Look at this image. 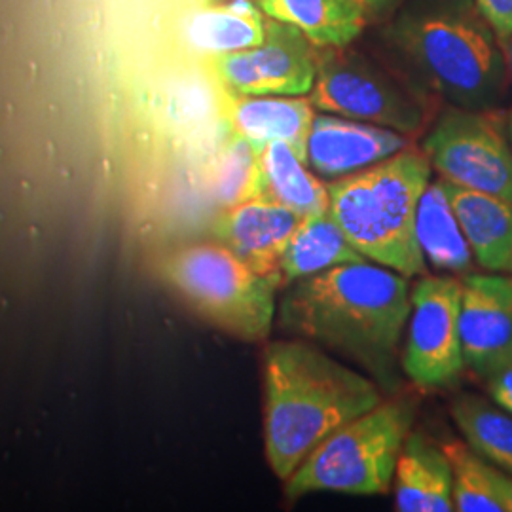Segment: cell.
Returning a JSON list of instances; mask_svg holds the SVG:
<instances>
[{
  "mask_svg": "<svg viewBox=\"0 0 512 512\" xmlns=\"http://www.w3.org/2000/svg\"><path fill=\"white\" fill-rule=\"evenodd\" d=\"M408 277L370 260L346 262L285 287L275 321L294 338L332 349L385 393L403 382L401 338L412 310Z\"/></svg>",
  "mask_w": 512,
  "mask_h": 512,
  "instance_id": "6da1fadb",
  "label": "cell"
},
{
  "mask_svg": "<svg viewBox=\"0 0 512 512\" xmlns=\"http://www.w3.org/2000/svg\"><path fill=\"white\" fill-rule=\"evenodd\" d=\"M380 40L418 93L471 110L501 109L509 97L505 46L475 0H403Z\"/></svg>",
  "mask_w": 512,
  "mask_h": 512,
  "instance_id": "7a4b0ae2",
  "label": "cell"
},
{
  "mask_svg": "<svg viewBox=\"0 0 512 512\" xmlns=\"http://www.w3.org/2000/svg\"><path fill=\"white\" fill-rule=\"evenodd\" d=\"M384 401L368 374L336 361L317 344L275 340L264 351V452L287 480L311 452Z\"/></svg>",
  "mask_w": 512,
  "mask_h": 512,
  "instance_id": "3957f363",
  "label": "cell"
},
{
  "mask_svg": "<svg viewBox=\"0 0 512 512\" xmlns=\"http://www.w3.org/2000/svg\"><path fill=\"white\" fill-rule=\"evenodd\" d=\"M433 167L416 148L329 184L330 213L366 260L406 277L427 274L416 238L421 194Z\"/></svg>",
  "mask_w": 512,
  "mask_h": 512,
  "instance_id": "277c9868",
  "label": "cell"
},
{
  "mask_svg": "<svg viewBox=\"0 0 512 512\" xmlns=\"http://www.w3.org/2000/svg\"><path fill=\"white\" fill-rule=\"evenodd\" d=\"M414 418L412 401L395 397L348 421L285 480L287 499L310 494H387Z\"/></svg>",
  "mask_w": 512,
  "mask_h": 512,
  "instance_id": "5b68a950",
  "label": "cell"
},
{
  "mask_svg": "<svg viewBox=\"0 0 512 512\" xmlns=\"http://www.w3.org/2000/svg\"><path fill=\"white\" fill-rule=\"evenodd\" d=\"M165 279L211 325L245 342L266 340L277 315L279 279L255 272L224 245L169 256Z\"/></svg>",
  "mask_w": 512,
  "mask_h": 512,
  "instance_id": "8992f818",
  "label": "cell"
},
{
  "mask_svg": "<svg viewBox=\"0 0 512 512\" xmlns=\"http://www.w3.org/2000/svg\"><path fill=\"white\" fill-rule=\"evenodd\" d=\"M348 48H329L317 55V76L308 97L313 109L403 135L418 133L425 126V105L418 92Z\"/></svg>",
  "mask_w": 512,
  "mask_h": 512,
  "instance_id": "52a82bcc",
  "label": "cell"
},
{
  "mask_svg": "<svg viewBox=\"0 0 512 512\" xmlns=\"http://www.w3.org/2000/svg\"><path fill=\"white\" fill-rule=\"evenodd\" d=\"M440 179L512 202V147L501 109L448 107L421 141Z\"/></svg>",
  "mask_w": 512,
  "mask_h": 512,
  "instance_id": "ba28073f",
  "label": "cell"
},
{
  "mask_svg": "<svg viewBox=\"0 0 512 512\" xmlns=\"http://www.w3.org/2000/svg\"><path fill=\"white\" fill-rule=\"evenodd\" d=\"M410 302L401 351L403 374L421 389H446L465 368L459 336L461 281L421 275L410 291Z\"/></svg>",
  "mask_w": 512,
  "mask_h": 512,
  "instance_id": "9c48e42d",
  "label": "cell"
},
{
  "mask_svg": "<svg viewBox=\"0 0 512 512\" xmlns=\"http://www.w3.org/2000/svg\"><path fill=\"white\" fill-rule=\"evenodd\" d=\"M220 82L236 95H310L317 76V54L308 37L281 21H268L264 42L249 50L217 55Z\"/></svg>",
  "mask_w": 512,
  "mask_h": 512,
  "instance_id": "30bf717a",
  "label": "cell"
},
{
  "mask_svg": "<svg viewBox=\"0 0 512 512\" xmlns=\"http://www.w3.org/2000/svg\"><path fill=\"white\" fill-rule=\"evenodd\" d=\"M459 336L465 366L478 378L512 365V277L469 274L461 281Z\"/></svg>",
  "mask_w": 512,
  "mask_h": 512,
  "instance_id": "8fae6325",
  "label": "cell"
},
{
  "mask_svg": "<svg viewBox=\"0 0 512 512\" xmlns=\"http://www.w3.org/2000/svg\"><path fill=\"white\" fill-rule=\"evenodd\" d=\"M408 148V135L336 114H315L311 124L306 164L327 181L382 164Z\"/></svg>",
  "mask_w": 512,
  "mask_h": 512,
  "instance_id": "7c38bea8",
  "label": "cell"
},
{
  "mask_svg": "<svg viewBox=\"0 0 512 512\" xmlns=\"http://www.w3.org/2000/svg\"><path fill=\"white\" fill-rule=\"evenodd\" d=\"M300 220V215L283 205L249 200L228 207L215 226V234L255 272L279 279L281 256Z\"/></svg>",
  "mask_w": 512,
  "mask_h": 512,
  "instance_id": "4fadbf2b",
  "label": "cell"
},
{
  "mask_svg": "<svg viewBox=\"0 0 512 512\" xmlns=\"http://www.w3.org/2000/svg\"><path fill=\"white\" fill-rule=\"evenodd\" d=\"M442 184L476 262L488 272L512 274V202L444 179Z\"/></svg>",
  "mask_w": 512,
  "mask_h": 512,
  "instance_id": "5bb4252c",
  "label": "cell"
},
{
  "mask_svg": "<svg viewBox=\"0 0 512 512\" xmlns=\"http://www.w3.org/2000/svg\"><path fill=\"white\" fill-rule=\"evenodd\" d=\"M454 471L442 450L418 431L404 440L395 471V509L399 512L454 511Z\"/></svg>",
  "mask_w": 512,
  "mask_h": 512,
  "instance_id": "9a60e30c",
  "label": "cell"
},
{
  "mask_svg": "<svg viewBox=\"0 0 512 512\" xmlns=\"http://www.w3.org/2000/svg\"><path fill=\"white\" fill-rule=\"evenodd\" d=\"M315 109L304 97L238 95L230 109L232 128L256 152L270 143H287L306 162Z\"/></svg>",
  "mask_w": 512,
  "mask_h": 512,
  "instance_id": "2e32d148",
  "label": "cell"
},
{
  "mask_svg": "<svg viewBox=\"0 0 512 512\" xmlns=\"http://www.w3.org/2000/svg\"><path fill=\"white\" fill-rule=\"evenodd\" d=\"M268 19L304 33L313 46L346 48L365 33L368 16L353 0H253Z\"/></svg>",
  "mask_w": 512,
  "mask_h": 512,
  "instance_id": "e0dca14e",
  "label": "cell"
},
{
  "mask_svg": "<svg viewBox=\"0 0 512 512\" xmlns=\"http://www.w3.org/2000/svg\"><path fill=\"white\" fill-rule=\"evenodd\" d=\"M256 200L283 205L300 217L330 209L329 184H323L287 143H270L258 156Z\"/></svg>",
  "mask_w": 512,
  "mask_h": 512,
  "instance_id": "ac0fdd59",
  "label": "cell"
},
{
  "mask_svg": "<svg viewBox=\"0 0 512 512\" xmlns=\"http://www.w3.org/2000/svg\"><path fill=\"white\" fill-rule=\"evenodd\" d=\"M366 260L329 211L302 217L279 262L281 289L346 262Z\"/></svg>",
  "mask_w": 512,
  "mask_h": 512,
  "instance_id": "d6986e66",
  "label": "cell"
},
{
  "mask_svg": "<svg viewBox=\"0 0 512 512\" xmlns=\"http://www.w3.org/2000/svg\"><path fill=\"white\" fill-rule=\"evenodd\" d=\"M416 238L427 264L439 272L463 274L473 264V251L459 226L442 179L427 184L416 213Z\"/></svg>",
  "mask_w": 512,
  "mask_h": 512,
  "instance_id": "ffe728a7",
  "label": "cell"
},
{
  "mask_svg": "<svg viewBox=\"0 0 512 512\" xmlns=\"http://www.w3.org/2000/svg\"><path fill=\"white\" fill-rule=\"evenodd\" d=\"M268 21L253 0H234L224 6H203L186 27L194 48L224 55L249 50L264 42Z\"/></svg>",
  "mask_w": 512,
  "mask_h": 512,
  "instance_id": "44dd1931",
  "label": "cell"
},
{
  "mask_svg": "<svg viewBox=\"0 0 512 512\" xmlns=\"http://www.w3.org/2000/svg\"><path fill=\"white\" fill-rule=\"evenodd\" d=\"M459 433L480 458L512 475V416L471 393H463L450 406Z\"/></svg>",
  "mask_w": 512,
  "mask_h": 512,
  "instance_id": "7402d4cb",
  "label": "cell"
},
{
  "mask_svg": "<svg viewBox=\"0 0 512 512\" xmlns=\"http://www.w3.org/2000/svg\"><path fill=\"white\" fill-rule=\"evenodd\" d=\"M454 471V511L505 512L495 490L492 465L480 458L469 444L448 442L442 446Z\"/></svg>",
  "mask_w": 512,
  "mask_h": 512,
  "instance_id": "603a6c76",
  "label": "cell"
},
{
  "mask_svg": "<svg viewBox=\"0 0 512 512\" xmlns=\"http://www.w3.org/2000/svg\"><path fill=\"white\" fill-rule=\"evenodd\" d=\"M258 156L260 152H256L253 145L239 135H236L234 143L226 150L215 181L217 198L226 209L256 200L260 179Z\"/></svg>",
  "mask_w": 512,
  "mask_h": 512,
  "instance_id": "cb8c5ba5",
  "label": "cell"
},
{
  "mask_svg": "<svg viewBox=\"0 0 512 512\" xmlns=\"http://www.w3.org/2000/svg\"><path fill=\"white\" fill-rule=\"evenodd\" d=\"M497 38L505 44L512 35V0H475Z\"/></svg>",
  "mask_w": 512,
  "mask_h": 512,
  "instance_id": "d4e9b609",
  "label": "cell"
},
{
  "mask_svg": "<svg viewBox=\"0 0 512 512\" xmlns=\"http://www.w3.org/2000/svg\"><path fill=\"white\" fill-rule=\"evenodd\" d=\"M486 382L494 403L499 404L507 414L512 416V365L499 370Z\"/></svg>",
  "mask_w": 512,
  "mask_h": 512,
  "instance_id": "484cf974",
  "label": "cell"
},
{
  "mask_svg": "<svg viewBox=\"0 0 512 512\" xmlns=\"http://www.w3.org/2000/svg\"><path fill=\"white\" fill-rule=\"evenodd\" d=\"M363 8L368 19L389 18L401 4L403 0H353Z\"/></svg>",
  "mask_w": 512,
  "mask_h": 512,
  "instance_id": "4316f807",
  "label": "cell"
},
{
  "mask_svg": "<svg viewBox=\"0 0 512 512\" xmlns=\"http://www.w3.org/2000/svg\"><path fill=\"white\" fill-rule=\"evenodd\" d=\"M492 478H494L495 490L505 507V512H512V475L503 473L501 469L492 465Z\"/></svg>",
  "mask_w": 512,
  "mask_h": 512,
  "instance_id": "83f0119b",
  "label": "cell"
},
{
  "mask_svg": "<svg viewBox=\"0 0 512 512\" xmlns=\"http://www.w3.org/2000/svg\"><path fill=\"white\" fill-rule=\"evenodd\" d=\"M503 46H505V55H507V65H509V74H511L512 84V35Z\"/></svg>",
  "mask_w": 512,
  "mask_h": 512,
  "instance_id": "f1b7e54d",
  "label": "cell"
},
{
  "mask_svg": "<svg viewBox=\"0 0 512 512\" xmlns=\"http://www.w3.org/2000/svg\"><path fill=\"white\" fill-rule=\"evenodd\" d=\"M507 133H509V141H511L512 147V109L507 114Z\"/></svg>",
  "mask_w": 512,
  "mask_h": 512,
  "instance_id": "f546056e",
  "label": "cell"
},
{
  "mask_svg": "<svg viewBox=\"0 0 512 512\" xmlns=\"http://www.w3.org/2000/svg\"><path fill=\"white\" fill-rule=\"evenodd\" d=\"M198 2H200V4H202V6H209V4H211V2H213V0H198Z\"/></svg>",
  "mask_w": 512,
  "mask_h": 512,
  "instance_id": "4dcf8cb0",
  "label": "cell"
}]
</instances>
